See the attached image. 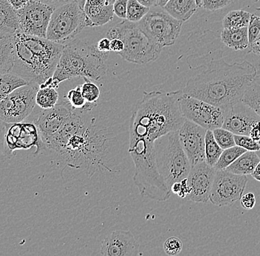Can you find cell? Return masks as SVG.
I'll use <instances>...</instances> for the list:
<instances>
[{
	"mask_svg": "<svg viewBox=\"0 0 260 256\" xmlns=\"http://www.w3.org/2000/svg\"><path fill=\"white\" fill-rule=\"evenodd\" d=\"M28 84L20 76L14 72L0 75V101L19 87Z\"/></svg>",
	"mask_w": 260,
	"mask_h": 256,
	"instance_id": "83f0119b",
	"label": "cell"
},
{
	"mask_svg": "<svg viewBox=\"0 0 260 256\" xmlns=\"http://www.w3.org/2000/svg\"><path fill=\"white\" fill-rule=\"evenodd\" d=\"M223 149L219 147L214 134L211 130H207L206 134V143H205V155H206V162L207 164L214 167L218 161L221 154Z\"/></svg>",
	"mask_w": 260,
	"mask_h": 256,
	"instance_id": "f546056e",
	"label": "cell"
},
{
	"mask_svg": "<svg viewBox=\"0 0 260 256\" xmlns=\"http://www.w3.org/2000/svg\"><path fill=\"white\" fill-rule=\"evenodd\" d=\"M235 138L236 145L242 147L246 151L256 152L260 150V144L253 140L250 136L235 134Z\"/></svg>",
	"mask_w": 260,
	"mask_h": 256,
	"instance_id": "8d00e7d4",
	"label": "cell"
},
{
	"mask_svg": "<svg viewBox=\"0 0 260 256\" xmlns=\"http://www.w3.org/2000/svg\"><path fill=\"white\" fill-rule=\"evenodd\" d=\"M256 74V67L248 61L231 64L222 58L214 59L206 70L191 77L182 90L189 96L225 108L241 100Z\"/></svg>",
	"mask_w": 260,
	"mask_h": 256,
	"instance_id": "7a4b0ae2",
	"label": "cell"
},
{
	"mask_svg": "<svg viewBox=\"0 0 260 256\" xmlns=\"http://www.w3.org/2000/svg\"><path fill=\"white\" fill-rule=\"evenodd\" d=\"M107 38L121 40L124 43V49L118 55L133 64H146L155 61L162 49L142 31L138 22H129L127 19H123L109 29Z\"/></svg>",
	"mask_w": 260,
	"mask_h": 256,
	"instance_id": "8992f818",
	"label": "cell"
},
{
	"mask_svg": "<svg viewBox=\"0 0 260 256\" xmlns=\"http://www.w3.org/2000/svg\"><path fill=\"white\" fill-rule=\"evenodd\" d=\"M190 192H191V189L188 186V180L186 178L180 181V190L179 191L178 196L180 198L186 199Z\"/></svg>",
	"mask_w": 260,
	"mask_h": 256,
	"instance_id": "7bdbcfd3",
	"label": "cell"
},
{
	"mask_svg": "<svg viewBox=\"0 0 260 256\" xmlns=\"http://www.w3.org/2000/svg\"><path fill=\"white\" fill-rule=\"evenodd\" d=\"M162 9L172 17L184 22L194 15L198 6L196 0H170Z\"/></svg>",
	"mask_w": 260,
	"mask_h": 256,
	"instance_id": "603a6c76",
	"label": "cell"
},
{
	"mask_svg": "<svg viewBox=\"0 0 260 256\" xmlns=\"http://www.w3.org/2000/svg\"><path fill=\"white\" fill-rule=\"evenodd\" d=\"M248 50V53L260 56V38L250 44Z\"/></svg>",
	"mask_w": 260,
	"mask_h": 256,
	"instance_id": "c3c4849f",
	"label": "cell"
},
{
	"mask_svg": "<svg viewBox=\"0 0 260 256\" xmlns=\"http://www.w3.org/2000/svg\"><path fill=\"white\" fill-rule=\"evenodd\" d=\"M128 0H116L113 6L114 14L121 19H126Z\"/></svg>",
	"mask_w": 260,
	"mask_h": 256,
	"instance_id": "60d3db41",
	"label": "cell"
},
{
	"mask_svg": "<svg viewBox=\"0 0 260 256\" xmlns=\"http://www.w3.org/2000/svg\"><path fill=\"white\" fill-rule=\"evenodd\" d=\"M256 11H259V12H260V8H257V9H256Z\"/></svg>",
	"mask_w": 260,
	"mask_h": 256,
	"instance_id": "680465c9",
	"label": "cell"
},
{
	"mask_svg": "<svg viewBox=\"0 0 260 256\" xmlns=\"http://www.w3.org/2000/svg\"><path fill=\"white\" fill-rule=\"evenodd\" d=\"M183 23L164 10H153L149 11L138 22V25L152 42L164 48L175 43L180 35Z\"/></svg>",
	"mask_w": 260,
	"mask_h": 256,
	"instance_id": "9c48e42d",
	"label": "cell"
},
{
	"mask_svg": "<svg viewBox=\"0 0 260 256\" xmlns=\"http://www.w3.org/2000/svg\"><path fill=\"white\" fill-rule=\"evenodd\" d=\"M221 42L233 50H244L248 48V27L241 28H223L220 34Z\"/></svg>",
	"mask_w": 260,
	"mask_h": 256,
	"instance_id": "cb8c5ba5",
	"label": "cell"
},
{
	"mask_svg": "<svg viewBox=\"0 0 260 256\" xmlns=\"http://www.w3.org/2000/svg\"><path fill=\"white\" fill-rule=\"evenodd\" d=\"M8 3L15 11L22 9L30 0H8Z\"/></svg>",
	"mask_w": 260,
	"mask_h": 256,
	"instance_id": "7dc6e473",
	"label": "cell"
},
{
	"mask_svg": "<svg viewBox=\"0 0 260 256\" xmlns=\"http://www.w3.org/2000/svg\"><path fill=\"white\" fill-rule=\"evenodd\" d=\"M233 0H203L201 7L207 11H215L226 7Z\"/></svg>",
	"mask_w": 260,
	"mask_h": 256,
	"instance_id": "ab89813d",
	"label": "cell"
},
{
	"mask_svg": "<svg viewBox=\"0 0 260 256\" xmlns=\"http://www.w3.org/2000/svg\"><path fill=\"white\" fill-rule=\"evenodd\" d=\"M66 98L74 109H80L89 113L93 107L94 103H87L83 96L80 85L70 90L67 94Z\"/></svg>",
	"mask_w": 260,
	"mask_h": 256,
	"instance_id": "d6a6232c",
	"label": "cell"
},
{
	"mask_svg": "<svg viewBox=\"0 0 260 256\" xmlns=\"http://www.w3.org/2000/svg\"><path fill=\"white\" fill-rule=\"evenodd\" d=\"M78 3H79V6H81V9H84V6H85L86 1L87 0H76Z\"/></svg>",
	"mask_w": 260,
	"mask_h": 256,
	"instance_id": "db71d44e",
	"label": "cell"
},
{
	"mask_svg": "<svg viewBox=\"0 0 260 256\" xmlns=\"http://www.w3.org/2000/svg\"><path fill=\"white\" fill-rule=\"evenodd\" d=\"M260 121V117L241 100L225 108L222 127L236 135L249 136L252 125Z\"/></svg>",
	"mask_w": 260,
	"mask_h": 256,
	"instance_id": "e0dca14e",
	"label": "cell"
},
{
	"mask_svg": "<svg viewBox=\"0 0 260 256\" xmlns=\"http://www.w3.org/2000/svg\"><path fill=\"white\" fill-rule=\"evenodd\" d=\"M64 46L19 30L14 35V66L11 72L28 84L40 86L53 77Z\"/></svg>",
	"mask_w": 260,
	"mask_h": 256,
	"instance_id": "3957f363",
	"label": "cell"
},
{
	"mask_svg": "<svg viewBox=\"0 0 260 256\" xmlns=\"http://www.w3.org/2000/svg\"><path fill=\"white\" fill-rule=\"evenodd\" d=\"M240 100L260 117V72L248 84Z\"/></svg>",
	"mask_w": 260,
	"mask_h": 256,
	"instance_id": "4316f807",
	"label": "cell"
},
{
	"mask_svg": "<svg viewBox=\"0 0 260 256\" xmlns=\"http://www.w3.org/2000/svg\"><path fill=\"white\" fill-rule=\"evenodd\" d=\"M256 197L253 193L249 192L243 195L240 199L241 206L245 210H251L256 205Z\"/></svg>",
	"mask_w": 260,
	"mask_h": 256,
	"instance_id": "b9f144b4",
	"label": "cell"
},
{
	"mask_svg": "<svg viewBox=\"0 0 260 256\" xmlns=\"http://www.w3.org/2000/svg\"><path fill=\"white\" fill-rule=\"evenodd\" d=\"M139 247L131 232L113 231L102 241L101 253L105 256L139 255Z\"/></svg>",
	"mask_w": 260,
	"mask_h": 256,
	"instance_id": "ffe728a7",
	"label": "cell"
},
{
	"mask_svg": "<svg viewBox=\"0 0 260 256\" xmlns=\"http://www.w3.org/2000/svg\"><path fill=\"white\" fill-rule=\"evenodd\" d=\"M138 1L146 7L149 8V9L157 6V0H138Z\"/></svg>",
	"mask_w": 260,
	"mask_h": 256,
	"instance_id": "681fc988",
	"label": "cell"
},
{
	"mask_svg": "<svg viewBox=\"0 0 260 256\" xmlns=\"http://www.w3.org/2000/svg\"><path fill=\"white\" fill-rule=\"evenodd\" d=\"M116 0H107V3L109 5H113Z\"/></svg>",
	"mask_w": 260,
	"mask_h": 256,
	"instance_id": "9f6ffc18",
	"label": "cell"
},
{
	"mask_svg": "<svg viewBox=\"0 0 260 256\" xmlns=\"http://www.w3.org/2000/svg\"><path fill=\"white\" fill-rule=\"evenodd\" d=\"M203 0H196L197 5H198V8H201V5H202Z\"/></svg>",
	"mask_w": 260,
	"mask_h": 256,
	"instance_id": "11a10c76",
	"label": "cell"
},
{
	"mask_svg": "<svg viewBox=\"0 0 260 256\" xmlns=\"http://www.w3.org/2000/svg\"><path fill=\"white\" fill-rule=\"evenodd\" d=\"M217 170L206 161L191 167L187 176L191 192L187 199L197 203H206L209 201L211 191Z\"/></svg>",
	"mask_w": 260,
	"mask_h": 256,
	"instance_id": "9a60e30c",
	"label": "cell"
},
{
	"mask_svg": "<svg viewBox=\"0 0 260 256\" xmlns=\"http://www.w3.org/2000/svg\"><path fill=\"white\" fill-rule=\"evenodd\" d=\"M246 152L247 151L245 149L238 147V145H235V147H231V148L224 149L223 152L219 157L218 161L214 165V168L217 171L225 170L227 167L233 163L239 157L241 156L243 154Z\"/></svg>",
	"mask_w": 260,
	"mask_h": 256,
	"instance_id": "1f68e13d",
	"label": "cell"
},
{
	"mask_svg": "<svg viewBox=\"0 0 260 256\" xmlns=\"http://www.w3.org/2000/svg\"><path fill=\"white\" fill-rule=\"evenodd\" d=\"M73 110L68 100L59 102L54 107L42 109L35 122L42 140L58 132Z\"/></svg>",
	"mask_w": 260,
	"mask_h": 256,
	"instance_id": "ac0fdd59",
	"label": "cell"
},
{
	"mask_svg": "<svg viewBox=\"0 0 260 256\" xmlns=\"http://www.w3.org/2000/svg\"><path fill=\"white\" fill-rule=\"evenodd\" d=\"M182 114L207 130L222 127L225 118V108L214 106L194 97L183 93L180 98Z\"/></svg>",
	"mask_w": 260,
	"mask_h": 256,
	"instance_id": "8fae6325",
	"label": "cell"
},
{
	"mask_svg": "<svg viewBox=\"0 0 260 256\" xmlns=\"http://www.w3.org/2000/svg\"><path fill=\"white\" fill-rule=\"evenodd\" d=\"M251 176H253V179H256L258 182H260V161L255 168L254 171L252 173Z\"/></svg>",
	"mask_w": 260,
	"mask_h": 256,
	"instance_id": "816d5d0a",
	"label": "cell"
},
{
	"mask_svg": "<svg viewBox=\"0 0 260 256\" xmlns=\"http://www.w3.org/2000/svg\"><path fill=\"white\" fill-rule=\"evenodd\" d=\"M12 124L5 137V149L7 152L12 153L16 149H29L37 147L36 155L42 149H46L41 138L40 131L35 124L29 123Z\"/></svg>",
	"mask_w": 260,
	"mask_h": 256,
	"instance_id": "2e32d148",
	"label": "cell"
},
{
	"mask_svg": "<svg viewBox=\"0 0 260 256\" xmlns=\"http://www.w3.org/2000/svg\"><path fill=\"white\" fill-rule=\"evenodd\" d=\"M108 140L106 129H100L89 120L57 154L64 166L83 170L90 178L102 168L111 171L105 162Z\"/></svg>",
	"mask_w": 260,
	"mask_h": 256,
	"instance_id": "5b68a950",
	"label": "cell"
},
{
	"mask_svg": "<svg viewBox=\"0 0 260 256\" xmlns=\"http://www.w3.org/2000/svg\"><path fill=\"white\" fill-rule=\"evenodd\" d=\"M14 35L0 36V75L8 74L12 70L14 66Z\"/></svg>",
	"mask_w": 260,
	"mask_h": 256,
	"instance_id": "484cf974",
	"label": "cell"
},
{
	"mask_svg": "<svg viewBox=\"0 0 260 256\" xmlns=\"http://www.w3.org/2000/svg\"><path fill=\"white\" fill-rule=\"evenodd\" d=\"M248 183L245 175H238L225 170L217 171L209 201L219 207L233 205L240 201Z\"/></svg>",
	"mask_w": 260,
	"mask_h": 256,
	"instance_id": "7c38bea8",
	"label": "cell"
},
{
	"mask_svg": "<svg viewBox=\"0 0 260 256\" xmlns=\"http://www.w3.org/2000/svg\"><path fill=\"white\" fill-rule=\"evenodd\" d=\"M40 86L27 84L0 101V120L6 124L21 123L31 114Z\"/></svg>",
	"mask_w": 260,
	"mask_h": 256,
	"instance_id": "30bf717a",
	"label": "cell"
},
{
	"mask_svg": "<svg viewBox=\"0 0 260 256\" xmlns=\"http://www.w3.org/2000/svg\"><path fill=\"white\" fill-rule=\"evenodd\" d=\"M85 82L81 86L83 96L87 103H95L100 97L99 87L88 79H84Z\"/></svg>",
	"mask_w": 260,
	"mask_h": 256,
	"instance_id": "d590c367",
	"label": "cell"
},
{
	"mask_svg": "<svg viewBox=\"0 0 260 256\" xmlns=\"http://www.w3.org/2000/svg\"><path fill=\"white\" fill-rule=\"evenodd\" d=\"M182 95V90L144 92L130 118L131 157L155 156V140L180 129L186 121L180 106Z\"/></svg>",
	"mask_w": 260,
	"mask_h": 256,
	"instance_id": "6da1fadb",
	"label": "cell"
},
{
	"mask_svg": "<svg viewBox=\"0 0 260 256\" xmlns=\"http://www.w3.org/2000/svg\"><path fill=\"white\" fill-rule=\"evenodd\" d=\"M154 149L159 174L170 189L173 183L187 178L191 165L180 143L178 131L159 137Z\"/></svg>",
	"mask_w": 260,
	"mask_h": 256,
	"instance_id": "52a82bcc",
	"label": "cell"
},
{
	"mask_svg": "<svg viewBox=\"0 0 260 256\" xmlns=\"http://www.w3.org/2000/svg\"><path fill=\"white\" fill-rule=\"evenodd\" d=\"M169 1H170V0H157V6L162 9V8L167 4Z\"/></svg>",
	"mask_w": 260,
	"mask_h": 256,
	"instance_id": "f5cc1de1",
	"label": "cell"
},
{
	"mask_svg": "<svg viewBox=\"0 0 260 256\" xmlns=\"http://www.w3.org/2000/svg\"><path fill=\"white\" fill-rule=\"evenodd\" d=\"M251 1L254 2V3H257V2H259V0H251Z\"/></svg>",
	"mask_w": 260,
	"mask_h": 256,
	"instance_id": "6f0895ef",
	"label": "cell"
},
{
	"mask_svg": "<svg viewBox=\"0 0 260 256\" xmlns=\"http://www.w3.org/2000/svg\"><path fill=\"white\" fill-rule=\"evenodd\" d=\"M164 249L168 255H178L183 249V242L178 237H170L164 244Z\"/></svg>",
	"mask_w": 260,
	"mask_h": 256,
	"instance_id": "74e56055",
	"label": "cell"
},
{
	"mask_svg": "<svg viewBox=\"0 0 260 256\" xmlns=\"http://www.w3.org/2000/svg\"><path fill=\"white\" fill-rule=\"evenodd\" d=\"M84 11L87 27L105 25L113 20L115 15L113 5L106 4L98 6L85 5Z\"/></svg>",
	"mask_w": 260,
	"mask_h": 256,
	"instance_id": "44dd1931",
	"label": "cell"
},
{
	"mask_svg": "<svg viewBox=\"0 0 260 256\" xmlns=\"http://www.w3.org/2000/svg\"><path fill=\"white\" fill-rule=\"evenodd\" d=\"M97 48L100 51L105 52V53H110L111 51L110 39L106 37V38L101 40L97 43Z\"/></svg>",
	"mask_w": 260,
	"mask_h": 256,
	"instance_id": "bcb514c9",
	"label": "cell"
},
{
	"mask_svg": "<svg viewBox=\"0 0 260 256\" xmlns=\"http://www.w3.org/2000/svg\"><path fill=\"white\" fill-rule=\"evenodd\" d=\"M149 11V8L146 7L138 0H128L126 19L129 22H140Z\"/></svg>",
	"mask_w": 260,
	"mask_h": 256,
	"instance_id": "836d02e7",
	"label": "cell"
},
{
	"mask_svg": "<svg viewBox=\"0 0 260 256\" xmlns=\"http://www.w3.org/2000/svg\"><path fill=\"white\" fill-rule=\"evenodd\" d=\"M87 112L80 109H74L72 114L65 121L59 130L53 135L42 140L46 149L54 151L58 153L61 150L68 141L82 129L89 119L87 118Z\"/></svg>",
	"mask_w": 260,
	"mask_h": 256,
	"instance_id": "d6986e66",
	"label": "cell"
},
{
	"mask_svg": "<svg viewBox=\"0 0 260 256\" xmlns=\"http://www.w3.org/2000/svg\"><path fill=\"white\" fill-rule=\"evenodd\" d=\"M58 93L56 89L44 87L39 89L36 96V103L42 109L54 107L58 103Z\"/></svg>",
	"mask_w": 260,
	"mask_h": 256,
	"instance_id": "4dcf8cb0",
	"label": "cell"
},
{
	"mask_svg": "<svg viewBox=\"0 0 260 256\" xmlns=\"http://www.w3.org/2000/svg\"><path fill=\"white\" fill-rule=\"evenodd\" d=\"M107 4V0H87L85 5L88 6H103V5Z\"/></svg>",
	"mask_w": 260,
	"mask_h": 256,
	"instance_id": "f907efd6",
	"label": "cell"
},
{
	"mask_svg": "<svg viewBox=\"0 0 260 256\" xmlns=\"http://www.w3.org/2000/svg\"><path fill=\"white\" fill-rule=\"evenodd\" d=\"M54 9L40 2L30 0L16 11L19 30L27 35L46 38L50 17Z\"/></svg>",
	"mask_w": 260,
	"mask_h": 256,
	"instance_id": "4fadbf2b",
	"label": "cell"
},
{
	"mask_svg": "<svg viewBox=\"0 0 260 256\" xmlns=\"http://www.w3.org/2000/svg\"><path fill=\"white\" fill-rule=\"evenodd\" d=\"M85 27L84 9L74 0L54 9L49 22L46 39L64 45L74 40Z\"/></svg>",
	"mask_w": 260,
	"mask_h": 256,
	"instance_id": "ba28073f",
	"label": "cell"
},
{
	"mask_svg": "<svg viewBox=\"0 0 260 256\" xmlns=\"http://www.w3.org/2000/svg\"><path fill=\"white\" fill-rule=\"evenodd\" d=\"M214 138L222 149L231 148L236 145L235 134L222 127L212 130Z\"/></svg>",
	"mask_w": 260,
	"mask_h": 256,
	"instance_id": "e575fe53",
	"label": "cell"
},
{
	"mask_svg": "<svg viewBox=\"0 0 260 256\" xmlns=\"http://www.w3.org/2000/svg\"><path fill=\"white\" fill-rule=\"evenodd\" d=\"M259 161V157L256 152L247 151L225 170L235 174L251 175Z\"/></svg>",
	"mask_w": 260,
	"mask_h": 256,
	"instance_id": "d4e9b609",
	"label": "cell"
},
{
	"mask_svg": "<svg viewBox=\"0 0 260 256\" xmlns=\"http://www.w3.org/2000/svg\"><path fill=\"white\" fill-rule=\"evenodd\" d=\"M206 132L207 129L187 119L178 130L180 143L191 167L206 161Z\"/></svg>",
	"mask_w": 260,
	"mask_h": 256,
	"instance_id": "5bb4252c",
	"label": "cell"
},
{
	"mask_svg": "<svg viewBox=\"0 0 260 256\" xmlns=\"http://www.w3.org/2000/svg\"><path fill=\"white\" fill-rule=\"evenodd\" d=\"M19 30L16 11L8 0H0V36L14 35Z\"/></svg>",
	"mask_w": 260,
	"mask_h": 256,
	"instance_id": "7402d4cb",
	"label": "cell"
},
{
	"mask_svg": "<svg viewBox=\"0 0 260 256\" xmlns=\"http://www.w3.org/2000/svg\"><path fill=\"white\" fill-rule=\"evenodd\" d=\"M110 48H111V51L115 52L118 54L124 49V43L119 39H114V40H110Z\"/></svg>",
	"mask_w": 260,
	"mask_h": 256,
	"instance_id": "f6af8a7d",
	"label": "cell"
},
{
	"mask_svg": "<svg viewBox=\"0 0 260 256\" xmlns=\"http://www.w3.org/2000/svg\"><path fill=\"white\" fill-rule=\"evenodd\" d=\"M110 53L100 51L97 44L86 39H74L65 44L53 77L41 84V88L58 89L61 82L75 78L99 81L107 71Z\"/></svg>",
	"mask_w": 260,
	"mask_h": 256,
	"instance_id": "277c9868",
	"label": "cell"
},
{
	"mask_svg": "<svg viewBox=\"0 0 260 256\" xmlns=\"http://www.w3.org/2000/svg\"><path fill=\"white\" fill-rule=\"evenodd\" d=\"M251 14L243 10H235L228 13L222 20L223 28H241L248 27Z\"/></svg>",
	"mask_w": 260,
	"mask_h": 256,
	"instance_id": "f1b7e54d",
	"label": "cell"
},
{
	"mask_svg": "<svg viewBox=\"0 0 260 256\" xmlns=\"http://www.w3.org/2000/svg\"><path fill=\"white\" fill-rule=\"evenodd\" d=\"M34 1L40 2L43 4L48 5L55 9L57 7H59L66 3H71L74 0H34Z\"/></svg>",
	"mask_w": 260,
	"mask_h": 256,
	"instance_id": "ee69618b",
	"label": "cell"
},
{
	"mask_svg": "<svg viewBox=\"0 0 260 256\" xmlns=\"http://www.w3.org/2000/svg\"><path fill=\"white\" fill-rule=\"evenodd\" d=\"M248 32L250 44L260 38V17L259 16L251 14L249 24L248 26Z\"/></svg>",
	"mask_w": 260,
	"mask_h": 256,
	"instance_id": "f35d334b",
	"label": "cell"
}]
</instances>
